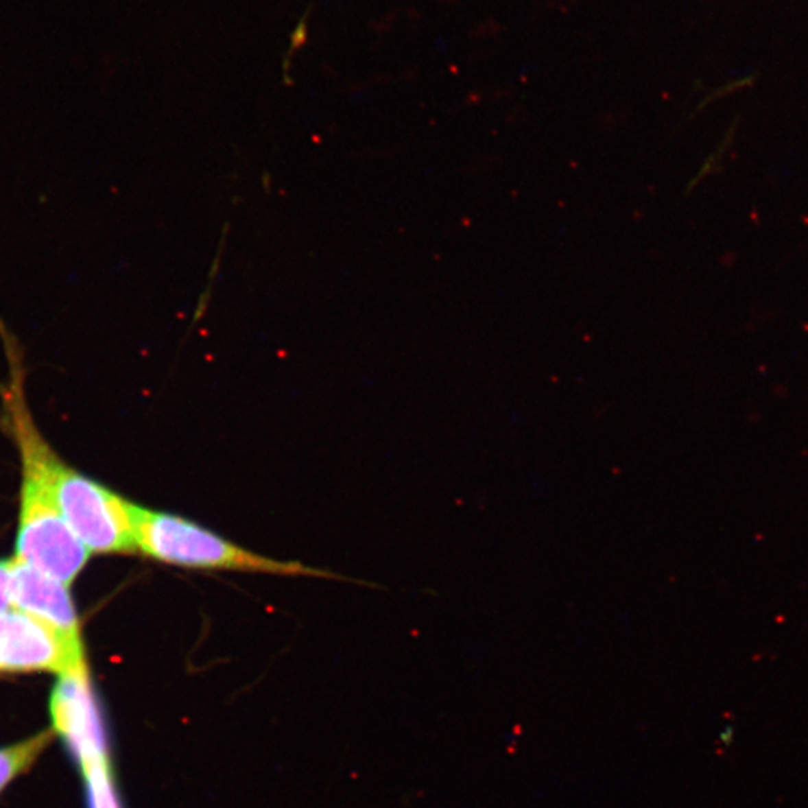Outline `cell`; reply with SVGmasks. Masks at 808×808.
Returning <instances> with one entry per match:
<instances>
[{
  "instance_id": "6da1fadb",
  "label": "cell",
  "mask_w": 808,
  "mask_h": 808,
  "mask_svg": "<svg viewBox=\"0 0 808 808\" xmlns=\"http://www.w3.org/2000/svg\"><path fill=\"white\" fill-rule=\"evenodd\" d=\"M20 390L15 386L10 399L12 428L21 457L15 556L69 587L87 565L90 552L71 530L57 505L49 473L53 449L33 424Z\"/></svg>"
},
{
  "instance_id": "7a4b0ae2",
  "label": "cell",
  "mask_w": 808,
  "mask_h": 808,
  "mask_svg": "<svg viewBox=\"0 0 808 808\" xmlns=\"http://www.w3.org/2000/svg\"><path fill=\"white\" fill-rule=\"evenodd\" d=\"M132 516L136 551L162 563L213 571L324 578L333 576L296 562H280L254 554L177 515L132 505Z\"/></svg>"
},
{
  "instance_id": "3957f363",
  "label": "cell",
  "mask_w": 808,
  "mask_h": 808,
  "mask_svg": "<svg viewBox=\"0 0 808 808\" xmlns=\"http://www.w3.org/2000/svg\"><path fill=\"white\" fill-rule=\"evenodd\" d=\"M49 473L57 505L90 554H135L134 503L66 466L53 451Z\"/></svg>"
},
{
  "instance_id": "277c9868",
  "label": "cell",
  "mask_w": 808,
  "mask_h": 808,
  "mask_svg": "<svg viewBox=\"0 0 808 808\" xmlns=\"http://www.w3.org/2000/svg\"><path fill=\"white\" fill-rule=\"evenodd\" d=\"M81 641H73L27 614L0 613V671H49L57 675L86 669Z\"/></svg>"
},
{
  "instance_id": "5b68a950",
  "label": "cell",
  "mask_w": 808,
  "mask_h": 808,
  "mask_svg": "<svg viewBox=\"0 0 808 808\" xmlns=\"http://www.w3.org/2000/svg\"><path fill=\"white\" fill-rule=\"evenodd\" d=\"M54 730L64 738L84 771L108 761V744L101 711L90 686L88 667L59 675L51 693Z\"/></svg>"
},
{
  "instance_id": "8992f818",
  "label": "cell",
  "mask_w": 808,
  "mask_h": 808,
  "mask_svg": "<svg viewBox=\"0 0 808 808\" xmlns=\"http://www.w3.org/2000/svg\"><path fill=\"white\" fill-rule=\"evenodd\" d=\"M8 562L12 609L33 617L66 638L81 641L78 614L68 585L16 556Z\"/></svg>"
},
{
  "instance_id": "52a82bcc",
  "label": "cell",
  "mask_w": 808,
  "mask_h": 808,
  "mask_svg": "<svg viewBox=\"0 0 808 808\" xmlns=\"http://www.w3.org/2000/svg\"><path fill=\"white\" fill-rule=\"evenodd\" d=\"M53 732L45 730L38 733L36 737L23 741V743L0 748V790L35 762L36 757L49 744Z\"/></svg>"
},
{
  "instance_id": "ba28073f",
  "label": "cell",
  "mask_w": 808,
  "mask_h": 808,
  "mask_svg": "<svg viewBox=\"0 0 808 808\" xmlns=\"http://www.w3.org/2000/svg\"><path fill=\"white\" fill-rule=\"evenodd\" d=\"M82 772L87 781L88 808H121L110 762L95 763Z\"/></svg>"
},
{
  "instance_id": "9c48e42d",
  "label": "cell",
  "mask_w": 808,
  "mask_h": 808,
  "mask_svg": "<svg viewBox=\"0 0 808 808\" xmlns=\"http://www.w3.org/2000/svg\"><path fill=\"white\" fill-rule=\"evenodd\" d=\"M12 609L10 596V562L0 560V613Z\"/></svg>"
}]
</instances>
